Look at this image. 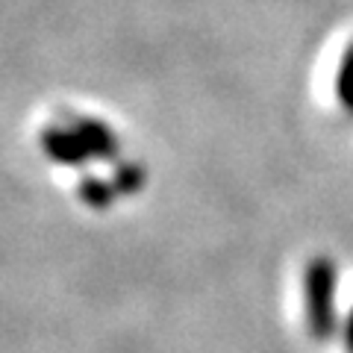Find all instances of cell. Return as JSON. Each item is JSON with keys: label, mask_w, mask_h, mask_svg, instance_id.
Instances as JSON below:
<instances>
[{"label": "cell", "mask_w": 353, "mask_h": 353, "mask_svg": "<svg viewBox=\"0 0 353 353\" xmlns=\"http://www.w3.org/2000/svg\"><path fill=\"white\" fill-rule=\"evenodd\" d=\"M80 194H83V201L88 203V206H94V209H106L109 203L115 201V189H109L106 183H101V180H83L80 183Z\"/></svg>", "instance_id": "cell-4"}, {"label": "cell", "mask_w": 353, "mask_h": 353, "mask_svg": "<svg viewBox=\"0 0 353 353\" xmlns=\"http://www.w3.org/2000/svg\"><path fill=\"white\" fill-rule=\"evenodd\" d=\"M336 88H339V101L345 103V109L353 112V44H350V50L345 53V59H341Z\"/></svg>", "instance_id": "cell-5"}, {"label": "cell", "mask_w": 353, "mask_h": 353, "mask_svg": "<svg viewBox=\"0 0 353 353\" xmlns=\"http://www.w3.org/2000/svg\"><path fill=\"white\" fill-rule=\"evenodd\" d=\"M336 265L318 256L306 268V315L315 339L333 336L336 327Z\"/></svg>", "instance_id": "cell-1"}, {"label": "cell", "mask_w": 353, "mask_h": 353, "mask_svg": "<svg viewBox=\"0 0 353 353\" xmlns=\"http://www.w3.org/2000/svg\"><path fill=\"white\" fill-rule=\"evenodd\" d=\"M145 183V168L141 165H121L115 174V192H139Z\"/></svg>", "instance_id": "cell-6"}, {"label": "cell", "mask_w": 353, "mask_h": 353, "mask_svg": "<svg viewBox=\"0 0 353 353\" xmlns=\"http://www.w3.org/2000/svg\"><path fill=\"white\" fill-rule=\"evenodd\" d=\"M71 130L80 136V141L88 148L92 157H97V159H112V157H118V141L112 136V130H109L106 124H101V121L83 118V121H77Z\"/></svg>", "instance_id": "cell-3"}, {"label": "cell", "mask_w": 353, "mask_h": 353, "mask_svg": "<svg viewBox=\"0 0 353 353\" xmlns=\"http://www.w3.org/2000/svg\"><path fill=\"white\" fill-rule=\"evenodd\" d=\"M345 339H347V347H350V353H353V312H350V318H347V330H345Z\"/></svg>", "instance_id": "cell-7"}, {"label": "cell", "mask_w": 353, "mask_h": 353, "mask_svg": "<svg viewBox=\"0 0 353 353\" xmlns=\"http://www.w3.org/2000/svg\"><path fill=\"white\" fill-rule=\"evenodd\" d=\"M41 148L44 153H48L50 159H57L62 165H80L85 162L92 153H88V148L80 141V136L68 127V130H62V127H50V130H44L41 132Z\"/></svg>", "instance_id": "cell-2"}]
</instances>
